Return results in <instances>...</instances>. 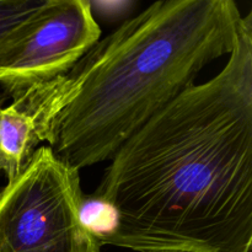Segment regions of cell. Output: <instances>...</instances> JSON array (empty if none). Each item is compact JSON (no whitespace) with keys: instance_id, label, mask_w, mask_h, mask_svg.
Segmentation results:
<instances>
[{"instance_id":"cell-1","label":"cell","mask_w":252,"mask_h":252,"mask_svg":"<svg viewBox=\"0 0 252 252\" xmlns=\"http://www.w3.org/2000/svg\"><path fill=\"white\" fill-rule=\"evenodd\" d=\"M94 196L118 214L103 245L138 252L252 251V12L224 68L133 134Z\"/></svg>"},{"instance_id":"cell-2","label":"cell","mask_w":252,"mask_h":252,"mask_svg":"<svg viewBox=\"0 0 252 252\" xmlns=\"http://www.w3.org/2000/svg\"><path fill=\"white\" fill-rule=\"evenodd\" d=\"M244 15L233 0L157 1L98 39L61 78L21 101L39 140L80 172L118 149L235 47Z\"/></svg>"},{"instance_id":"cell-3","label":"cell","mask_w":252,"mask_h":252,"mask_svg":"<svg viewBox=\"0 0 252 252\" xmlns=\"http://www.w3.org/2000/svg\"><path fill=\"white\" fill-rule=\"evenodd\" d=\"M80 172L47 145L0 189V252H101L81 224Z\"/></svg>"},{"instance_id":"cell-4","label":"cell","mask_w":252,"mask_h":252,"mask_svg":"<svg viewBox=\"0 0 252 252\" xmlns=\"http://www.w3.org/2000/svg\"><path fill=\"white\" fill-rule=\"evenodd\" d=\"M93 2L49 0L0 46V86L12 101L68 73L100 39Z\"/></svg>"},{"instance_id":"cell-5","label":"cell","mask_w":252,"mask_h":252,"mask_svg":"<svg viewBox=\"0 0 252 252\" xmlns=\"http://www.w3.org/2000/svg\"><path fill=\"white\" fill-rule=\"evenodd\" d=\"M39 143L36 118L22 103L0 108V170L7 181L26 167Z\"/></svg>"},{"instance_id":"cell-6","label":"cell","mask_w":252,"mask_h":252,"mask_svg":"<svg viewBox=\"0 0 252 252\" xmlns=\"http://www.w3.org/2000/svg\"><path fill=\"white\" fill-rule=\"evenodd\" d=\"M81 224L101 245L116 233L118 228V214L112 204L94 196H84L79 209Z\"/></svg>"},{"instance_id":"cell-7","label":"cell","mask_w":252,"mask_h":252,"mask_svg":"<svg viewBox=\"0 0 252 252\" xmlns=\"http://www.w3.org/2000/svg\"><path fill=\"white\" fill-rule=\"evenodd\" d=\"M48 2L49 0H0V46Z\"/></svg>"},{"instance_id":"cell-8","label":"cell","mask_w":252,"mask_h":252,"mask_svg":"<svg viewBox=\"0 0 252 252\" xmlns=\"http://www.w3.org/2000/svg\"><path fill=\"white\" fill-rule=\"evenodd\" d=\"M4 101H5V96L0 95V108L4 107Z\"/></svg>"},{"instance_id":"cell-9","label":"cell","mask_w":252,"mask_h":252,"mask_svg":"<svg viewBox=\"0 0 252 252\" xmlns=\"http://www.w3.org/2000/svg\"><path fill=\"white\" fill-rule=\"evenodd\" d=\"M1 175H2V172H1V170H0V176H1Z\"/></svg>"}]
</instances>
